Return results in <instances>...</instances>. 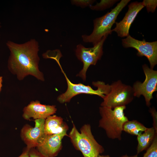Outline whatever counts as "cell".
I'll return each instance as SVG.
<instances>
[{
    "instance_id": "cell-1",
    "label": "cell",
    "mask_w": 157,
    "mask_h": 157,
    "mask_svg": "<svg viewBox=\"0 0 157 157\" xmlns=\"http://www.w3.org/2000/svg\"><path fill=\"white\" fill-rule=\"evenodd\" d=\"M6 44L10 51L8 68L18 79L22 80L30 75L40 81H44L43 74L39 68L40 58L37 41L32 39L19 44L8 41Z\"/></svg>"
},
{
    "instance_id": "cell-2",
    "label": "cell",
    "mask_w": 157,
    "mask_h": 157,
    "mask_svg": "<svg viewBox=\"0 0 157 157\" xmlns=\"http://www.w3.org/2000/svg\"><path fill=\"white\" fill-rule=\"evenodd\" d=\"M126 108V106L116 107L113 109L105 106L99 107L101 118L99 126L105 130L109 138L121 140L123 125L129 121L124 113Z\"/></svg>"
},
{
    "instance_id": "cell-3",
    "label": "cell",
    "mask_w": 157,
    "mask_h": 157,
    "mask_svg": "<svg viewBox=\"0 0 157 157\" xmlns=\"http://www.w3.org/2000/svg\"><path fill=\"white\" fill-rule=\"evenodd\" d=\"M69 137L74 148L81 151L84 157H97L104 151L94 139L89 124L83 125L79 132L73 123Z\"/></svg>"
},
{
    "instance_id": "cell-4",
    "label": "cell",
    "mask_w": 157,
    "mask_h": 157,
    "mask_svg": "<svg viewBox=\"0 0 157 157\" xmlns=\"http://www.w3.org/2000/svg\"><path fill=\"white\" fill-rule=\"evenodd\" d=\"M130 1L121 0L110 11L94 20V28L92 33L89 35H82L83 41L85 42L92 43L94 46L97 44L104 36H108L111 34L112 32L111 27L115 23L118 15Z\"/></svg>"
},
{
    "instance_id": "cell-5",
    "label": "cell",
    "mask_w": 157,
    "mask_h": 157,
    "mask_svg": "<svg viewBox=\"0 0 157 157\" xmlns=\"http://www.w3.org/2000/svg\"><path fill=\"white\" fill-rule=\"evenodd\" d=\"M67 82V88L66 91L59 95L57 100L61 103L69 102L74 97L80 94H86L98 95L103 99L109 92L110 85L104 82L98 81L92 83L93 85L97 88L96 90L93 89L90 86L85 85L81 83L75 84L71 82L68 78L60 65H59Z\"/></svg>"
},
{
    "instance_id": "cell-6",
    "label": "cell",
    "mask_w": 157,
    "mask_h": 157,
    "mask_svg": "<svg viewBox=\"0 0 157 157\" xmlns=\"http://www.w3.org/2000/svg\"><path fill=\"white\" fill-rule=\"evenodd\" d=\"M134 97L132 87L118 80L110 85V90L103 99L101 106L112 109L126 106L132 101Z\"/></svg>"
},
{
    "instance_id": "cell-7",
    "label": "cell",
    "mask_w": 157,
    "mask_h": 157,
    "mask_svg": "<svg viewBox=\"0 0 157 157\" xmlns=\"http://www.w3.org/2000/svg\"><path fill=\"white\" fill-rule=\"evenodd\" d=\"M107 36H104L92 47L86 48L81 44L77 45L75 50L76 56L83 64L82 69L77 76L81 77L84 81L86 80V72L89 66L95 65L101 57L103 53V45Z\"/></svg>"
},
{
    "instance_id": "cell-8",
    "label": "cell",
    "mask_w": 157,
    "mask_h": 157,
    "mask_svg": "<svg viewBox=\"0 0 157 157\" xmlns=\"http://www.w3.org/2000/svg\"><path fill=\"white\" fill-rule=\"evenodd\" d=\"M142 68L145 76L144 81L142 83L136 81L132 88L134 96L139 97L143 95L147 106H149L153 93L157 90V71L145 64L142 65Z\"/></svg>"
},
{
    "instance_id": "cell-9",
    "label": "cell",
    "mask_w": 157,
    "mask_h": 157,
    "mask_svg": "<svg viewBox=\"0 0 157 157\" xmlns=\"http://www.w3.org/2000/svg\"><path fill=\"white\" fill-rule=\"evenodd\" d=\"M122 44L124 48L131 47L137 51V55L144 56L148 59L150 68L153 69L157 64V41L149 42L143 39L139 40L128 35L122 39Z\"/></svg>"
},
{
    "instance_id": "cell-10",
    "label": "cell",
    "mask_w": 157,
    "mask_h": 157,
    "mask_svg": "<svg viewBox=\"0 0 157 157\" xmlns=\"http://www.w3.org/2000/svg\"><path fill=\"white\" fill-rule=\"evenodd\" d=\"M45 120L35 119L34 127L26 124L22 128L21 132V137L28 149L30 150L37 147L44 138L46 135L44 131Z\"/></svg>"
},
{
    "instance_id": "cell-11",
    "label": "cell",
    "mask_w": 157,
    "mask_h": 157,
    "mask_svg": "<svg viewBox=\"0 0 157 157\" xmlns=\"http://www.w3.org/2000/svg\"><path fill=\"white\" fill-rule=\"evenodd\" d=\"M67 130H65L58 133L46 135L37 147V150L46 157H55L62 148V139L64 136H68L67 134Z\"/></svg>"
},
{
    "instance_id": "cell-12",
    "label": "cell",
    "mask_w": 157,
    "mask_h": 157,
    "mask_svg": "<svg viewBox=\"0 0 157 157\" xmlns=\"http://www.w3.org/2000/svg\"><path fill=\"white\" fill-rule=\"evenodd\" d=\"M142 2L131 3L128 6V10L122 21L116 22V26L112 30L121 37H127L129 35V30L131 24L138 13L144 7Z\"/></svg>"
},
{
    "instance_id": "cell-13",
    "label": "cell",
    "mask_w": 157,
    "mask_h": 157,
    "mask_svg": "<svg viewBox=\"0 0 157 157\" xmlns=\"http://www.w3.org/2000/svg\"><path fill=\"white\" fill-rule=\"evenodd\" d=\"M57 110L56 106L41 104L38 101H32L23 110L22 116L24 119H46L48 117L55 113Z\"/></svg>"
},
{
    "instance_id": "cell-14",
    "label": "cell",
    "mask_w": 157,
    "mask_h": 157,
    "mask_svg": "<svg viewBox=\"0 0 157 157\" xmlns=\"http://www.w3.org/2000/svg\"><path fill=\"white\" fill-rule=\"evenodd\" d=\"M68 126L63 118L56 115L49 116L45 120L44 131L46 135H51L68 130Z\"/></svg>"
},
{
    "instance_id": "cell-15",
    "label": "cell",
    "mask_w": 157,
    "mask_h": 157,
    "mask_svg": "<svg viewBox=\"0 0 157 157\" xmlns=\"http://www.w3.org/2000/svg\"><path fill=\"white\" fill-rule=\"evenodd\" d=\"M157 134L153 127L147 128L142 133L137 136L138 145L137 148V154L146 150L152 142L155 135Z\"/></svg>"
},
{
    "instance_id": "cell-16",
    "label": "cell",
    "mask_w": 157,
    "mask_h": 157,
    "mask_svg": "<svg viewBox=\"0 0 157 157\" xmlns=\"http://www.w3.org/2000/svg\"><path fill=\"white\" fill-rule=\"evenodd\" d=\"M147 128L137 120H129L124 124L123 131L131 135L138 136L145 131Z\"/></svg>"
},
{
    "instance_id": "cell-17",
    "label": "cell",
    "mask_w": 157,
    "mask_h": 157,
    "mask_svg": "<svg viewBox=\"0 0 157 157\" xmlns=\"http://www.w3.org/2000/svg\"><path fill=\"white\" fill-rule=\"evenodd\" d=\"M118 0H110L101 1L99 3H97L95 5L90 6L89 7L93 10H103L112 6Z\"/></svg>"
},
{
    "instance_id": "cell-18",
    "label": "cell",
    "mask_w": 157,
    "mask_h": 157,
    "mask_svg": "<svg viewBox=\"0 0 157 157\" xmlns=\"http://www.w3.org/2000/svg\"><path fill=\"white\" fill-rule=\"evenodd\" d=\"M157 134L143 157H157Z\"/></svg>"
},
{
    "instance_id": "cell-19",
    "label": "cell",
    "mask_w": 157,
    "mask_h": 157,
    "mask_svg": "<svg viewBox=\"0 0 157 157\" xmlns=\"http://www.w3.org/2000/svg\"><path fill=\"white\" fill-rule=\"evenodd\" d=\"M144 6L146 7L147 12L154 13L157 6V1L156 0H144L142 2Z\"/></svg>"
},
{
    "instance_id": "cell-20",
    "label": "cell",
    "mask_w": 157,
    "mask_h": 157,
    "mask_svg": "<svg viewBox=\"0 0 157 157\" xmlns=\"http://www.w3.org/2000/svg\"><path fill=\"white\" fill-rule=\"evenodd\" d=\"M95 1L93 0H72L71 2L72 5L84 8L92 5Z\"/></svg>"
},
{
    "instance_id": "cell-21",
    "label": "cell",
    "mask_w": 157,
    "mask_h": 157,
    "mask_svg": "<svg viewBox=\"0 0 157 157\" xmlns=\"http://www.w3.org/2000/svg\"><path fill=\"white\" fill-rule=\"evenodd\" d=\"M149 111L151 113L153 119V127L155 129L156 132L157 133V113L155 109L154 108H151Z\"/></svg>"
},
{
    "instance_id": "cell-22",
    "label": "cell",
    "mask_w": 157,
    "mask_h": 157,
    "mask_svg": "<svg viewBox=\"0 0 157 157\" xmlns=\"http://www.w3.org/2000/svg\"><path fill=\"white\" fill-rule=\"evenodd\" d=\"M29 157H47L42 154L34 148L29 150Z\"/></svg>"
},
{
    "instance_id": "cell-23",
    "label": "cell",
    "mask_w": 157,
    "mask_h": 157,
    "mask_svg": "<svg viewBox=\"0 0 157 157\" xmlns=\"http://www.w3.org/2000/svg\"><path fill=\"white\" fill-rule=\"evenodd\" d=\"M29 150L26 148L23 151L21 154L18 157H29Z\"/></svg>"
},
{
    "instance_id": "cell-24",
    "label": "cell",
    "mask_w": 157,
    "mask_h": 157,
    "mask_svg": "<svg viewBox=\"0 0 157 157\" xmlns=\"http://www.w3.org/2000/svg\"><path fill=\"white\" fill-rule=\"evenodd\" d=\"M3 81V77L1 76H0V92L1 91L2 87V83Z\"/></svg>"
},
{
    "instance_id": "cell-25",
    "label": "cell",
    "mask_w": 157,
    "mask_h": 157,
    "mask_svg": "<svg viewBox=\"0 0 157 157\" xmlns=\"http://www.w3.org/2000/svg\"><path fill=\"white\" fill-rule=\"evenodd\" d=\"M120 157H138L137 155H134L132 156H129L127 155H124Z\"/></svg>"
},
{
    "instance_id": "cell-26",
    "label": "cell",
    "mask_w": 157,
    "mask_h": 157,
    "mask_svg": "<svg viewBox=\"0 0 157 157\" xmlns=\"http://www.w3.org/2000/svg\"><path fill=\"white\" fill-rule=\"evenodd\" d=\"M97 157H110L108 155H101L99 154L98 155Z\"/></svg>"
}]
</instances>
